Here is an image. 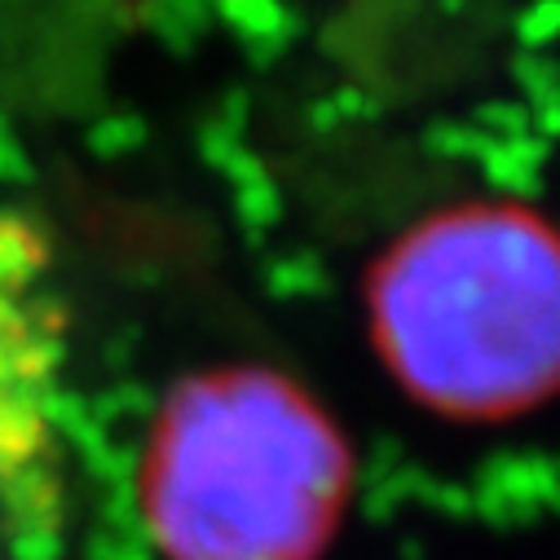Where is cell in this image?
Instances as JSON below:
<instances>
[{
    "mask_svg": "<svg viewBox=\"0 0 560 560\" xmlns=\"http://www.w3.org/2000/svg\"><path fill=\"white\" fill-rule=\"evenodd\" d=\"M137 490L164 560H318L345 521L353 455L292 375L234 362L168 393Z\"/></svg>",
    "mask_w": 560,
    "mask_h": 560,
    "instance_id": "obj_1",
    "label": "cell"
},
{
    "mask_svg": "<svg viewBox=\"0 0 560 560\" xmlns=\"http://www.w3.org/2000/svg\"><path fill=\"white\" fill-rule=\"evenodd\" d=\"M366 301L388 375L438 415L516 419L556 384V243L516 203H468L410 225L380 256Z\"/></svg>",
    "mask_w": 560,
    "mask_h": 560,
    "instance_id": "obj_2",
    "label": "cell"
},
{
    "mask_svg": "<svg viewBox=\"0 0 560 560\" xmlns=\"http://www.w3.org/2000/svg\"><path fill=\"white\" fill-rule=\"evenodd\" d=\"M58 371L62 331L49 252L23 221H0V538L54 508Z\"/></svg>",
    "mask_w": 560,
    "mask_h": 560,
    "instance_id": "obj_3",
    "label": "cell"
}]
</instances>
